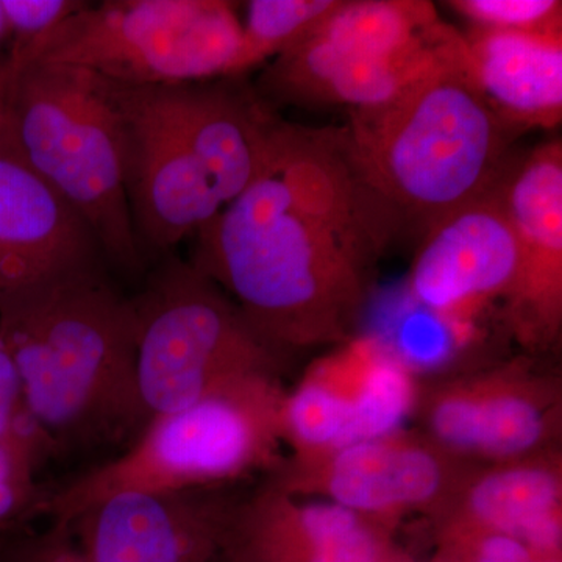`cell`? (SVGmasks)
Listing matches in <instances>:
<instances>
[{"mask_svg": "<svg viewBox=\"0 0 562 562\" xmlns=\"http://www.w3.org/2000/svg\"><path fill=\"white\" fill-rule=\"evenodd\" d=\"M341 0H250L235 76L273 60L308 38Z\"/></svg>", "mask_w": 562, "mask_h": 562, "instance_id": "obj_20", "label": "cell"}, {"mask_svg": "<svg viewBox=\"0 0 562 562\" xmlns=\"http://www.w3.org/2000/svg\"><path fill=\"white\" fill-rule=\"evenodd\" d=\"M243 495L121 492L72 520L88 562H216Z\"/></svg>", "mask_w": 562, "mask_h": 562, "instance_id": "obj_13", "label": "cell"}, {"mask_svg": "<svg viewBox=\"0 0 562 562\" xmlns=\"http://www.w3.org/2000/svg\"><path fill=\"white\" fill-rule=\"evenodd\" d=\"M9 140V122H7V74L5 66H0V146Z\"/></svg>", "mask_w": 562, "mask_h": 562, "instance_id": "obj_25", "label": "cell"}, {"mask_svg": "<svg viewBox=\"0 0 562 562\" xmlns=\"http://www.w3.org/2000/svg\"><path fill=\"white\" fill-rule=\"evenodd\" d=\"M517 265L516 232L497 184L427 225L406 297L446 319L475 325L491 303L505 301Z\"/></svg>", "mask_w": 562, "mask_h": 562, "instance_id": "obj_12", "label": "cell"}, {"mask_svg": "<svg viewBox=\"0 0 562 562\" xmlns=\"http://www.w3.org/2000/svg\"><path fill=\"white\" fill-rule=\"evenodd\" d=\"M535 562H560V560L557 561V557H542L539 558L538 561Z\"/></svg>", "mask_w": 562, "mask_h": 562, "instance_id": "obj_27", "label": "cell"}, {"mask_svg": "<svg viewBox=\"0 0 562 562\" xmlns=\"http://www.w3.org/2000/svg\"><path fill=\"white\" fill-rule=\"evenodd\" d=\"M436 517L447 530L505 532L536 553L561 549L562 460L557 449L502 462L473 465Z\"/></svg>", "mask_w": 562, "mask_h": 562, "instance_id": "obj_17", "label": "cell"}, {"mask_svg": "<svg viewBox=\"0 0 562 562\" xmlns=\"http://www.w3.org/2000/svg\"><path fill=\"white\" fill-rule=\"evenodd\" d=\"M106 85L120 120L125 194L140 251L146 262L149 255L165 258L224 205L160 87L111 79Z\"/></svg>", "mask_w": 562, "mask_h": 562, "instance_id": "obj_9", "label": "cell"}, {"mask_svg": "<svg viewBox=\"0 0 562 562\" xmlns=\"http://www.w3.org/2000/svg\"><path fill=\"white\" fill-rule=\"evenodd\" d=\"M105 269L74 273L0 310L22 406L52 450L124 449L147 424L131 297Z\"/></svg>", "mask_w": 562, "mask_h": 562, "instance_id": "obj_2", "label": "cell"}, {"mask_svg": "<svg viewBox=\"0 0 562 562\" xmlns=\"http://www.w3.org/2000/svg\"><path fill=\"white\" fill-rule=\"evenodd\" d=\"M3 66L11 147L90 225L106 266L133 277L146 271L105 77L55 63Z\"/></svg>", "mask_w": 562, "mask_h": 562, "instance_id": "obj_5", "label": "cell"}, {"mask_svg": "<svg viewBox=\"0 0 562 562\" xmlns=\"http://www.w3.org/2000/svg\"><path fill=\"white\" fill-rule=\"evenodd\" d=\"M473 83L513 135L562 121V33H462Z\"/></svg>", "mask_w": 562, "mask_h": 562, "instance_id": "obj_19", "label": "cell"}, {"mask_svg": "<svg viewBox=\"0 0 562 562\" xmlns=\"http://www.w3.org/2000/svg\"><path fill=\"white\" fill-rule=\"evenodd\" d=\"M351 155L366 181L406 217L438 220L497 187L513 133L473 83L464 41L397 99L349 111Z\"/></svg>", "mask_w": 562, "mask_h": 562, "instance_id": "obj_3", "label": "cell"}, {"mask_svg": "<svg viewBox=\"0 0 562 562\" xmlns=\"http://www.w3.org/2000/svg\"><path fill=\"white\" fill-rule=\"evenodd\" d=\"M131 302L136 379L147 420L192 405L239 376L283 372L288 355L266 342L191 261L166 255Z\"/></svg>", "mask_w": 562, "mask_h": 562, "instance_id": "obj_6", "label": "cell"}, {"mask_svg": "<svg viewBox=\"0 0 562 562\" xmlns=\"http://www.w3.org/2000/svg\"><path fill=\"white\" fill-rule=\"evenodd\" d=\"M472 468L420 431L402 430L313 457H284L268 482L384 525L406 513L438 514Z\"/></svg>", "mask_w": 562, "mask_h": 562, "instance_id": "obj_11", "label": "cell"}, {"mask_svg": "<svg viewBox=\"0 0 562 562\" xmlns=\"http://www.w3.org/2000/svg\"><path fill=\"white\" fill-rule=\"evenodd\" d=\"M403 222L351 155L346 128L273 117L260 172L195 233L191 262L277 350L353 338Z\"/></svg>", "mask_w": 562, "mask_h": 562, "instance_id": "obj_1", "label": "cell"}, {"mask_svg": "<svg viewBox=\"0 0 562 562\" xmlns=\"http://www.w3.org/2000/svg\"><path fill=\"white\" fill-rule=\"evenodd\" d=\"M9 35L14 36L10 55L21 54L36 41L54 32L61 22L83 9L77 0H0Z\"/></svg>", "mask_w": 562, "mask_h": 562, "instance_id": "obj_22", "label": "cell"}, {"mask_svg": "<svg viewBox=\"0 0 562 562\" xmlns=\"http://www.w3.org/2000/svg\"><path fill=\"white\" fill-rule=\"evenodd\" d=\"M0 562H88L70 525L50 522L11 543Z\"/></svg>", "mask_w": 562, "mask_h": 562, "instance_id": "obj_23", "label": "cell"}, {"mask_svg": "<svg viewBox=\"0 0 562 562\" xmlns=\"http://www.w3.org/2000/svg\"><path fill=\"white\" fill-rule=\"evenodd\" d=\"M442 22L427 0H341L308 38L273 58L260 79L262 94L308 105L317 88L342 65L408 49Z\"/></svg>", "mask_w": 562, "mask_h": 562, "instance_id": "obj_16", "label": "cell"}, {"mask_svg": "<svg viewBox=\"0 0 562 562\" xmlns=\"http://www.w3.org/2000/svg\"><path fill=\"white\" fill-rule=\"evenodd\" d=\"M449 9L472 29L520 33H562L561 0H450Z\"/></svg>", "mask_w": 562, "mask_h": 562, "instance_id": "obj_21", "label": "cell"}, {"mask_svg": "<svg viewBox=\"0 0 562 562\" xmlns=\"http://www.w3.org/2000/svg\"><path fill=\"white\" fill-rule=\"evenodd\" d=\"M454 539L471 549L472 562H535L543 554L536 553L527 543L505 532L449 530Z\"/></svg>", "mask_w": 562, "mask_h": 562, "instance_id": "obj_24", "label": "cell"}, {"mask_svg": "<svg viewBox=\"0 0 562 562\" xmlns=\"http://www.w3.org/2000/svg\"><path fill=\"white\" fill-rule=\"evenodd\" d=\"M519 247L503 321L524 347L553 346L562 325V144H539L498 183Z\"/></svg>", "mask_w": 562, "mask_h": 562, "instance_id": "obj_14", "label": "cell"}, {"mask_svg": "<svg viewBox=\"0 0 562 562\" xmlns=\"http://www.w3.org/2000/svg\"><path fill=\"white\" fill-rule=\"evenodd\" d=\"M419 382L372 335L353 336L314 361L281 405V436L292 458L405 430Z\"/></svg>", "mask_w": 562, "mask_h": 562, "instance_id": "obj_10", "label": "cell"}, {"mask_svg": "<svg viewBox=\"0 0 562 562\" xmlns=\"http://www.w3.org/2000/svg\"><path fill=\"white\" fill-rule=\"evenodd\" d=\"M422 384L420 432L472 465L502 464L557 449L561 386L528 361L484 366Z\"/></svg>", "mask_w": 562, "mask_h": 562, "instance_id": "obj_8", "label": "cell"}, {"mask_svg": "<svg viewBox=\"0 0 562 562\" xmlns=\"http://www.w3.org/2000/svg\"><path fill=\"white\" fill-rule=\"evenodd\" d=\"M243 24L225 0H109L61 22L9 65L76 66L132 85L235 76Z\"/></svg>", "mask_w": 562, "mask_h": 562, "instance_id": "obj_7", "label": "cell"}, {"mask_svg": "<svg viewBox=\"0 0 562 562\" xmlns=\"http://www.w3.org/2000/svg\"><path fill=\"white\" fill-rule=\"evenodd\" d=\"M158 85L166 106L194 157L227 205L260 172L269 125L265 103L232 83V77Z\"/></svg>", "mask_w": 562, "mask_h": 562, "instance_id": "obj_18", "label": "cell"}, {"mask_svg": "<svg viewBox=\"0 0 562 562\" xmlns=\"http://www.w3.org/2000/svg\"><path fill=\"white\" fill-rule=\"evenodd\" d=\"M280 376H239L176 412L150 417L116 457L80 473L41 503L70 525L121 492L222 490L283 461Z\"/></svg>", "mask_w": 562, "mask_h": 562, "instance_id": "obj_4", "label": "cell"}, {"mask_svg": "<svg viewBox=\"0 0 562 562\" xmlns=\"http://www.w3.org/2000/svg\"><path fill=\"white\" fill-rule=\"evenodd\" d=\"M98 268L106 262L90 225L7 140L0 146V310Z\"/></svg>", "mask_w": 562, "mask_h": 562, "instance_id": "obj_15", "label": "cell"}, {"mask_svg": "<svg viewBox=\"0 0 562 562\" xmlns=\"http://www.w3.org/2000/svg\"><path fill=\"white\" fill-rule=\"evenodd\" d=\"M9 35V25H7L5 13H3L2 3H0V41Z\"/></svg>", "mask_w": 562, "mask_h": 562, "instance_id": "obj_26", "label": "cell"}]
</instances>
